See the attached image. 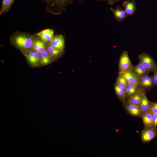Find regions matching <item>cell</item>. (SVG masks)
I'll use <instances>...</instances> for the list:
<instances>
[{"label": "cell", "instance_id": "12", "mask_svg": "<svg viewBox=\"0 0 157 157\" xmlns=\"http://www.w3.org/2000/svg\"><path fill=\"white\" fill-rule=\"evenodd\" d=\"M139 78L149 74L150 72L142 64L139 63L135 66H133L131 70Z\"/></svg>", "mask_w": 157, "mask_h": 157}, {"label": "cell", "instance_id": "9", "mask_svg": "<svg viewBox=\"0 0 157 157\" xmlns=\"http://www.w3.org/2000/svg\"><path fill=\"white\" fill-rule=\"evenodd\" d=\"M146 94V92L143 88L140 86L136 93L130 97L127 101L138 105Z\"/></svg>", "mask_w": 157, "mask_h": 157}, {"label": "cell", "instance_id": "16", "mask_svg": "<svg viewBox=\"0 0 157 157\" xmlns=\"http://www.w3.org/2000/svg\"><path fill=\"white\" fill-rule=\"evenodd\" d=\"M138 105L142 113L150 111L151 102L147 98L146 94L144 95Z\"/></svg>", "mask_w": 157, "mask_h": 157}, {"label": "cell", "instance_id": "26", "mask_svg": "<svg viewBox=\"0 0 157 157\" xmlns=\"http://www.w3.org/2000/svg\"><path fill=\"white\" fill-rule=\"evenodd\" d=\"M152 121L153 126H157V114L152 113Z\"/></svg>", "mask_w": 157, "mask_h": 157}, {"label": "cell", "instance_id": "2", "mask_svg": "<svg viewBox=\"0 0 157 157\" xmlns=\"http://www.w3.org/2000/svg\"><path fill=\"white\" fill-rule=\"evenodd\" d=\"M13 40L19 48L25 49L33 46V41L31 36L24 34H18L14 36Z\"/></svg>", "mask_w": 157, "mask_h": 157}, {"label": "cell", "instance_id": "11", "mask_svg": "<svg viewBox=\"0 0 157 157\" xmlns=\"http://www.w3.org/2000/svg\"><path fill=\"white\" fill-rule=\"evenodd\" d=\"M54 32L51 29H46L38 32L35 34L44 42L50 41L53 37Z\"/></svg>", "mask_w": 157, "mask_h": 157}, {"label": "cell", "instance_id": "21", "mask_svg": "<svg viewBox=\"0 0 157 157\" xmlns=\"http://www.w3.org/2000/svg\"><path fill=\"white\" fill-rule=\"evenodd\" d=\"M15 0H2L0 10V15L8 11L13 5Z\"/></svg>", "mask_w": 157, "mask_h": 157}, {"label": "cell", "instance_id": "14", "mask_svg": "<svg viewBox=\"0 0 157 157\" xmlns=\"http://www.w3.org/2000/svg\"><path fill=\"white\" fill-rule=\"evenodd\" d=\"M113 14L115 19L119 22H121L124 20L127 16L125 11L121 7L118 6L115 9L112 8H110Z\"/></svg>", "mask_w": 157, "mask_h": 157}, {"label": "cell", "instance_id": "27", "mask_svg": "<svg viewBox=\"0 0 157 157\" xmlns=\"http://www.w3.org/2000/svg\"><path fill=\"white\" fill-rule=\"evenodd\" d=\"M153 75L152 76L155 86L157 87V69L153 72Z\"/></svg>", "mask_w": 157, "mask_h": 157}, {"label": "cell", "instance_id": "13", "mask_svg": "<svg viewBox=\"0 0 157 157\" xmlns=\"http://www.w3.org/2000/svg\"><path fill=\"white\" fill-rule=\"evenodd\" d=\"M120 74L123 76L128 82L139 85V78L132 70L126 71Z\"/></svg>", "mask_w": 157, "mask_h": 157}, {"label": "cell", "instance_id": "17", "mask_svg": "<svg viewBox=\"0 0 157 157\" xmlns=\"http://www.w3.org/2000/svg\"><path fill=\"white\" fill-rule=\"evenodd\" d=\"M139 87V85L128 82V85L125 89L126 101L136 93Z\"/></svg>", "mask_w": 157, "mask_h": 157}, {"label": "cell", "instance_id": "20", "mask_svg": "<svg viewBox=\"0 0 157 157\" xmlns=\"http://www.w3.org/2000/svg\"><path fill=\"white\" fill-rule=\"evenodd\" d=\"M33 47L35 50L38 51L40 53L45 50L44 42L39 39H37L33 42Z\"/></svg>", "mask_w": 157, "mask_h": 157}, {"label": "cell", "instance_id": "22", "mask_svg": "<svg viewBox=\"0 0 157 157\" xmlns=\"http://www.w3.org/2000/svg\"><path fill=\"white\" fill-rule=\"evenodd\" d=\"M50 56L47 51L45 50L40 55L39 60L41 64L44 65L49 64L51 61Z\"/></svg>", "mask_w": 157, "mask_h": 157}, {"label": "cell", "instance_id": "24", "mask_svg": "<svg viewBox=\"0 0 157 157\" xmlns=\"http://www.w3.org/2000/svg\"><path fill=\"white\" fill-rule=\"evenodd\" d=\"M47 51L50 56L56 57L62 53V50L56 49L50 45L47 47Z\"/></svg>", "mask_w": 157, "mask_h": 157}, {"label": "cell", "instance_id": "1", "mask_svg": "<svg viewBox=\"0 0 157 157\" xmlns=\"http://www.w3.org/2000/svg\"><path fill=\"white\" fill-rule=\"evenodd\" d=\"M46 4V8L51 12H60L64 10L73 0H41Z\"/></svg>", "mask_w": 157, "mask_h": 157}, {"label": "cell", "instance_id": "8", "mask_svg": "<svg viewBox=\"0 0 157 157\" xmlns=\"http://www.w3.org/2000/svg\"><path fill=\"white\" fill-rule=\"evenodd\" d=\"M50 44L54 48L62 50L65 46V40L63 36L62 35L55 36L50 41Z\"/></svg>", "mask_w": 157, "mask_h": 157}, {"label": "cell", "instance_id": "15", "mask_svg": "<svg viewBox=\"0 0 157 157\" xmlns=\"http://www.w3.org/2000/svg\"><path fill=\"white\" fill-rule=\"evenodd\" d=\"M40 53L36 51L35 52L30 51L26 54L29 63L34 66L38 65V60L40 59Z\"/></svg>", "mask_w": 157, "mask_h": 157}, {"label": "cell", "instance_id": "7", "mask_svg": "<svg viewBox=\"0 0 157 157\" xmlns=\"http://www.w3.org/2000/svg\"><path fill=\"white\" fill-rule=\"evenodd\" d=\"M139 85L146 92L149 91L155 86L152 76L148 74L139 78Z\"/></svg>", "mask_w": 157, "mask_h": 157}, {"label": "cell", "instance_id": "25", "mask_svg": "<svg viewBox=\"0 0 157 157\" xmlns=\"http://www.w3.org/2000/svg\"><path fill=\"white\" fill-rule=\"evenodd\" d=\"M150 111L152 113L157 114V101L151 102Z\"/></svg>", "mask_w": 157, "mask_h": 157}, {"label": "cell", "instance_id": "29", "mask_svg": "<svg viewBox=\"0 0 157 157\" xmlns=\"http://www.w3.org/2000/svg\"><path fill=\"white\" fill-rule=\"evenodd\" d=\"M120 0H115L114 4Z\"/></svg>", "mask_w": 157, "mask_h": 157}, {"label": "cell", "instance_id": "10", "mask_svg": "<svg viewBox=\"0 0 157 157\" xmlns=\"http://www.w3.org/2000/svg\"><path fill=\"white\" fill-rule=\"evenodd\" d=\"M124 10L128 16H131L135 13L136 9V4L135 0H128L123 3Z\"/></svg>", "mask_w": 157, "mask_h": 157}, {"label": "cell", "instance_id": "4", "mask_svg": "<svg viewBox=\"0 0 157 157\" xmlns=\"http://www.w3.org/2000/svg\"><path fill=\"white\" fill-rule=\"evenodd\" d=\"M138 57L139 63L145 67L150 72H153L157 69V65L154 59L149 54L143 52L138 55Z\"/></svg>", "mask_w": 157, "mask_h": 157}, {"label": "cell", "instance_id": "18", "mask_svg": "<svg viewBox=\"0 0 157 157\" xmlns=\"http://www.w3.org/2000/svg\"><path fill=\"white\" fill-rule=\"evenodd\" d=\"M152 113L148 111L142 113L141 118L142 119L144 127L153 126L152 121Z\"/></svg>", "mask_w": 157, "mask_h": 157}, {"label": "cell", "instance_id": "19", "mask_svg": "<svg viewBox=\"0 0 157 157\" xmlns=\"http://www.w3.org/2000/svg\"><path fill=\"white\" fill-rule=\"evenodd\" d=\"M114 89L118 99L122 103L126 101L125 90L119 87L115 83Z\"/></svg>", "mask_w": 157, "mask_h": 157}, {"label": "cell", "instance_id": "30", "mask_svg": "<svg viewBox=\"0 0 157 157\" xmlns=\"http://www.w3.org/2000/svg\"><path fill=\"white\" fill-rule=\"evenodd\" d=\"M96 0L99 1L103 0Z\"/></svg>", "mask_w": 157, "mask_h": 157}, {"label": "cell", "instance_id": "23", "mask_svg": "<svg viewBox=\"0 0 157 157\" xmlns=\"http://www.w3.org/2000/svg\"><path fill=\"white\" fill-rule=\"evenodd\" d=\"M115 84L119 88L125 89L128 85V82L123 76L120 74H118Z\"/></svg>", "mask_w": 157, "mask_h": 157}, {"label": "cell", "instance_id": "28", "mask_svg": "<svg viewBox=\"0 0 157 157\" xmlns=\"http://www.w3.org/2000/svg\"><path fill=\"white\" fill-rule=\"evenodd\" d=\"M108 3L110 5H113L114 4L115 0H107Z\"/></svg>", "mask_w": 157, "mask_h": 157}, {"label": "cell", "instance_id": "6", "mask_svg": "<svg viewBox=\"0 0 157 157\" xmlns=\"http://www.w3.org/2000/svg\"><path fill=\"white\" fill-rule=\"evenodd\" d=\"M122 105L128 115L131 117L141 118L142 113L138 105L126 101L123 103Z\"/></svg>", "mask_w": 157, "mask_h": 157}, {"label": "cell", "instance_id": "3", "mask_svg": "<svg viewBox=\"0 0 157 157\" xmlns=\"http://www.w3.org/2000/svg\"><path fill=\"white\" fill-rule=\"evenodd\" d=\"M133 65L132 64L126 51H124L120 56L118 67V74L128 70H131Z\"/></svg>", "mask_w": 157, "mask_h": 157}, {"label": "cell", "instance_id": "5", "mask_svg": "<svg viewBox=\"0 0 157 157\" xmlns=\"http://www.w3.org/2000/svg\"><path fill=\"white\" fill-rule=\"evenodd\" d=\"M141 140L143 144L149 142L157 137V129L154 126L144 127L140 133Z\"/></svg>", "mask_w": 157, "mask_h": 157}]
</instances>
